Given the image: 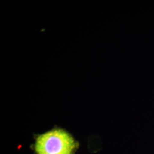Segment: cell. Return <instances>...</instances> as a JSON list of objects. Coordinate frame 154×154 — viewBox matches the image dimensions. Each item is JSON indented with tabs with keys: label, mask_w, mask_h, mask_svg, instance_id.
Returning <instances> with one entry per match:
<instances>
[{
	"label": "cell",
	"mask_w": 154,
	"mask_h": 154,
	"mask_svg": "<svg viewBox=\"0 0 154 154\" xmlns=\"http://www.w3.org/2000/svg\"><path fill=\"white\" fill-rule=\"evenodd\" d=\"M75 143L66 130L55 128L39 135L35 144L37 154H72Z\"/></svg>",
	"instance_id": "6da1fadb"
}]
</instances>
